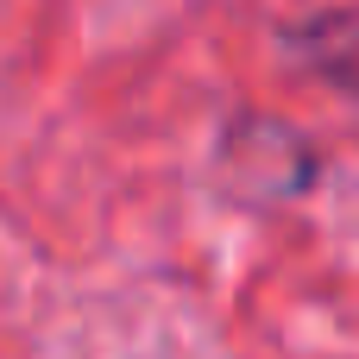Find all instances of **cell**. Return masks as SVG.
Segmentation results:
<instances>
[{"instance_id":"6da1fadb","label":"cell","mask_w":359,"mask_h":359,"mask_svg":"<svg viewBox=\"0 0 359 359\" xmlns=\"http://www.w3.org/2000/svg\"><path fill=\"white\" fill-rule=\"evenodd\" d=\"M316 177H322V151L271 114H240L221 139V183L233 196L284 202V196H309Z\"/></svg>"},{"instance_id":"7a4b0ae2","label":"cell","mask_w":359,"mask_h":359,"mask_svg":"<svg viewBox=\"0 0 359 359\" xmlns=\"http://www.w3.org/2000/svg\"><path fill=\"white\" fill-rule=\"evenodd\" d=\"M278 44L290 50L297 69H309L316 82H328V88L359 101V6H328V13L284 19Z\"/></svg>"}]
</instances>
